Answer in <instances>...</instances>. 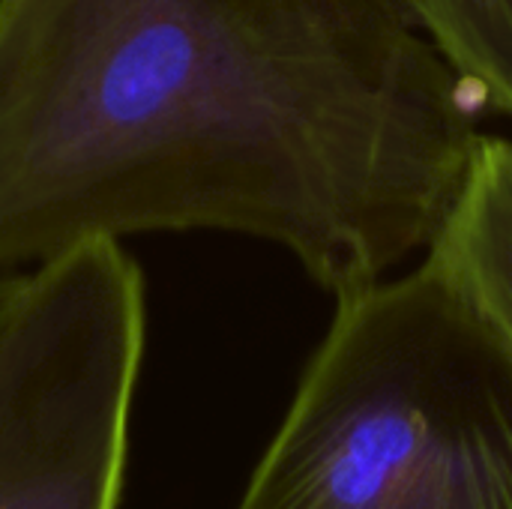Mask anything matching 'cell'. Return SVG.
Listing matches in <instances>:
<instances>
[{"instance_id":"obj_6","label":"cell","mask_w":512,"mask_h":509,"mask_svg":"<svg viewBox=\"0 0 512 509\" xmlns=\"http://www.w3.org/2000/svg\"><path fill=\"white\" fill-rule=\"evenodd\" d=\"M21 282H24V273H0V321L9 312V306H12V300H15L18 288H21Z\"/></svg>"},{"instance_id":"obj_4","label":"cell","mask_w":512,"mask_h":509,"mask_svg":"<svg viewBox=\"0 0 512 509\" xmlns=\"http://www.w3.org/2000/svg\"><path fill=\"white\" fill-rule=\"evenodd\" d=\"M426 255L512 348V141L480 138L468 180Z\"/></svg>"},{"instance_id":"obj_1","label":"cell","mask_w":512,"mask_h":509,"mask_svg":"<svg viewBox=\"0 0 512 509\" xmlns=\"http://www.w3.org/2000/svg\"><path fill=\"white\" fill-rule=\"evenodd\" d=\"M471 96L396 0H0V273L216 228L357 294L450 216Z\"/></svg>"},{"instance_id":"obj_5","label":"cell","mask_w":512,"mask_h":509,"mask_svg":"<svg viewBox=\"0 0 512 509\" xmlns=\"http://www.w3.org/2000/svg\"><path fill=\"white\" fill-rule=\"evenodd\" d=\"M474 99L512 117V0H396Z\"/></svg>"},{"instance_id":"obj_2","label":"cell","mask_w":512,"mask_h":509,"mask_svg":"<svg viewBox=\"0 0 512 509\" xmlns=\"http://www.w3.org/2000/svg\"><path fill=\"white\" fill-rule=\"evenodd\" d=\"M237 509H512V348L435 258L336 300Z\"/></svg>"},{"instance_id":"obj_3","label":"cell","mask_w":512,"mask_h":509,"mask_svg":"<svg viewBox=\"0 0 512 509\" xmlns=\"http://www.w3.org/2000/svg\"><path fill=\"white\" fill-rule=\"evenodd\" d=\"M144 357V291L120 243L24 270L0 321V509H117Z\"/></svg>"}]
</instances>
